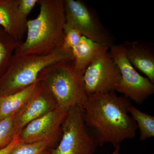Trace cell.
Wrapping results in <instances>:
<instances>
[{
    "instance_id": "obj_18",
    "label": "cell",
    "mask_w": 154,
    "mask_h": 154,
    "mask_svg": "<svg viewBox=\"0 0 154 154\" xmlns=\"http://www.w3.org/2000/svg\"><path fill=\"white\" fill-rule=\"evenodd\" d=\"M14 116L0 121V150L8 145L16 136L14 130Z\"/></svg>"
},
{
    "instance_id": "obj_7",
    "label": "cell",
    "mask_w": 154,
    "mask_h": 154,
    "mask_svg": "<svg viewBox=\"0 0 154 154\" xmlns=\"http://www.w3.org/2000/svg\"><path fill=\"white\" fill-rule=\"evenodd\" d=\"M108 52L118 66L121 75L116 91L123 94L131 102L142 104L154 94V83L136 70L127 59L122 44L114 45Z\"/></svg>"
},
{
    "instance_id": "obj_21",
    "label": "cell",
    "mask_w": 154,
    "mask_h": 154,
    "mask_svg": "<svg viewBox=\"0 0 154 154\" xmlns=\"http://www.w3.org/2000/svg\"><path fill=\"white\" fill-rule=\"evenodd\" d=\"M19 133L16 134L13 140L8 145L0 150V154H8L20 142L19 137Z\"/></svg>"
},
{
    "instance_id": "obj_6",
    "label": "cell",
    "mask_w": 154,
    "mask_h": 154,
    "mask_svg": "<svg viewBox=\"0 0 154 154\" xmlns=\"http://www.w3.org/2000/svg\"><path fill=\"white\" fill-rule=\"evenodd\" d=\"M65 26L79 30L82 36L106 45L109 49L115 45V39L101 23L98 15L85 2L64 0Z\"/></svg>"
},
{
    "instance_id": "obj_4",
    "label": "cell",
    "mask_w": 154,
    "mask_h": 154,
    "mask_svg": "<svg viewBox=\"0 0 154 154\" xmlns=\"http://www.w3.org/2000/svg\"><path fill=\"white\" fill-rule=\"evenodd\" d=\"M72 60L60 62L44 69L38 80L55 100L59 107L68 111L71 108H83L87 96L82 77L75 71Z\"/></svg>"
},
{
    "instance_id": "obj_19",
    "label": "cell",
    "mask_w": 154,
    "mask_h": 154,
    "mask_svg": "<svg viewBox=\"0 0 154 154\" xmlns=\"http://www.w3.org/2000/svg\"><path fill=\"white\" fill-rule=\"evenodd\" d=\"M64 33V38L60 48L71 51L79 42L82 35L77 29L65 26Z\"/></svg>"
},
{
    "instance_id": "obj_13",
    "label": "cell",
    "mask_w": 154,
    "mask_h": 154,
    "mask_svg": "<svg viewBox=\"0 0 154 154\" xmlns=\"http://www.w3.org/2000/svg\"><path fill=\"white\" fill-rule=\"evenodd\" d=\"M109 48L82 36L76 46L72 50L75 71L81 76L97 57L108 51Z\"/></svg>"
},
{
    "instance_id": "obj_8",
    "label": "cell",
    "mask_w": 154,
    "mask_h": 154,
    "mask_svg": "<svg viewBox=\"0 0 154 154\" xmlns=\"http://www.w3.org/2000/svg\"><path fill=\"white\" fill-rule=\"evenodd\" d=\"M120 79L119 69L108 51L97 57L82 77L88 96L116 92Z\"/></svg>"
},
{
    "instance_id": "obj_2",
    "label": "cell",
    "mask_w": 154,
    "mask_h": 154,
    "mask_svg": "<svg viewBox=\"0 0 154 154\" xmlns=\"http://www.w3.org/2000/svg\"><path fill=\"white\" fill-rule=\"evenodd\" d=\"M40 12L27 22V37L14 54L45 55L60 49L64 38V0H38Z\"/></svg>"
},
{
    "instance_id": "obj_1",
    "label": "cell",
    "mask_w": 154,
    "mask_h": 154,
    "mask_svg": "<svg viewBox=\"0 0 154 154\" xmlns=\"http://www.w3.org/2000/svg\"><path fill=\"white\" fill-rule=\"evenodd\" d=\"M131 101L115 91L88 96L83 107L84 120L98 146H113L136 135L137 127L128 112Z\"/></svg>"
},
{
    "instance_id": "obj_5",
    "label": "cell",
    "mask_w": 154,
    "mask_h": 154,
    "mask_svg": "<svg viewBox=\"0 0 154 154\" xmlns=\"http://www.w3.org/2000/svg\"><path fill=\"white\" fill-rule=\"evenodd\" d=\"M97 146L85 123L83 108L75 107L68 111L59 142L48 154H93Z\"/></svg>"
},
{
    "instance_id": "obj_17",
    "label": "cell",
    "mask_w": 154,
    "mask_h": 154,
    "mask_svg": "<svg viewBox=\"0 0 154 154\" xmlns=\"http://www.w3.org/2000/svg\"><path fill=\"white\" fill-rule=\"evenodd\" d=\"M56 146L50 142L22 143L20 142L8 154H48Z\"/></svg>"
},
{
    "instance_id": "obj_15",
    "label": "cell",
    "mask_w": 154,
    "mask_h": 154,
    "mask_svg": "<svg viewBox=\"0 0 154 154\" xmlns=\"http://www.w3.org/2000/svg\"><path fill=\"white\" fill-rule=\"evenodd\" d=\"M22 42L17 40L0 26V78L6 72L15 50Z\"/></svg>"
},
{
    "instance_id": "obj_3",
    "label": "cell",
    "mask_w": 154,
    "mask_h": 154,
    "mask_svg": "<svg viewBox=\"0 0 154 154\" xmlns=\"http://www.w3.org/2000/svg\"><path fill=\"white\" fill-rule=\"evenodd\" d=\"M72 60V51L62 49L45 55H14L0 78V96L11 95L38 81L44 69L60 62Z\"/></svg>"
},
{
    "instance_id": "obj_10",
    "label": "cell",
    "mask_w": 154,
    "mask_h": 154,
    "mask_svg": "<svg viewBox=\"0 0 154 154\" xmlns=\"http://www.w3.org/2000/svg\"><path fill=\"white\" fill-rule=\"evenodd\" d=\"M56 106L55 100L40 83L36 93L25 105L14 114V130L15 134L19 133L27 125L52 110Z\"/></svg>"
},
{
    "instance_id": "obj_11",
    "label": "cell",
    "mask_w": 154,
    "mask_h": 154,
    "mask_svg": "<svg viewBox=\"0 0 154 154\" xmlns=\"http://www.w3.org/2000/svg\"><path fill=\"white\" fill-rule=\"evenodd\" d=\"M127 59L154 84V48L152 43L142 40H126L122 44Z\"/></svg>"
},
{
    "instance_id": "obj_9",
    "label": "cell",
    "mask_w": 154,
    "mask_h": 154,
    "mask_svg": "<svg viewBox=\"0 0 154 154\" xmlns=\"http://www.w3.org/2000/svg\"><path fill=\"white\" fill-rule=\"evenodd\" d=\"M68 111L57 105L52 110L31 122L19 133L22 143L50 142L57 145L62 135V126Z\"/></svg>"
},
{
    "instance_id": "obj_12",
    "label": "cell",
    "mask_w": 154,
    "mask_h": 154,
    "mask_svg": "<svg viewBox=\"0 0 154 154\" xmlns=\"http://www.w3.org/2000/svg\"><path fill=\"white\" fill-rule=\"evenodd\" d=\"M20 0H0V26L19 41L27 33V18L19 13Z\"/></svg>"
},
{
    "instance_id": "obj_23",
    "label": "cell",
    "mask_w": 154,
    "mask_h": 154,
    "mask_svg": "<svg viewBox=\"0 0 154 154\" xmlns=\"http://www.w3.org/2000/svg\"><path fill=\"white\" fill-rule=\"evenodd\" d=\"M0 97H1V96H0Z\"/></svg>"
},
{
    "instance_id": "obj_20",
    "label": "cell",
    "mask_w": 154,
    "mask_h": 154,
    "mask_svg": "<svg viewBox=\"0 0 154 154\" xmlns=\"http://www.w3.org/2000/svg\"><path fill=\"white\" fill-rule=\"evenodd\" d=\"M37 2L38 0H20L18 6L19 13L23 17L27 18Z\"/></svg>"
},
{
    "instance_id": "obj_14",
    "label": "cell",
    "mask_w": 154,
    "mask_h": 154,
    "mask_svg": "<svg viewBox=\"0 0 154 154\" xmlns=\"http://www.w3.org/2000/svg\"><path fill=\"white\" fill-rule=\"evenodd\" d=\"M40 85L39 81L22 91L0 97V121L19 111L36 93Z\"/></svg>"
},
{
    "instance_id": "obj_22",
    "label": "cell",
    "mask_w": 154,
    "mask_h": 154,
    "mask_svg": "<svg viewBox=\"0 0 154 154\" xmlns=\"http://www.w3.org/2000/svg\"><path fill=\"white\" fill-rule=\"evenodd\" d=\"M114 148H115V149H114V151L111 154H119V151H120V146H116Z\"/></svg>"
},
{
    "instance_id": "obj_16",
    "label": "cell",
    "mask_w": 154,
    "mask_h": 154,
    "mask_svg": "<svg viewBox=\"0 0 154 154\" xmlns=\"http://www.w3.org/2000/svg\"><path fill=\"white\" fill-rule=\"evenodd\" d=\"M128 112L133 119L140 132V140L144 141L154 137V117L131 105Z\"/></svg>"
}]
</instances>
